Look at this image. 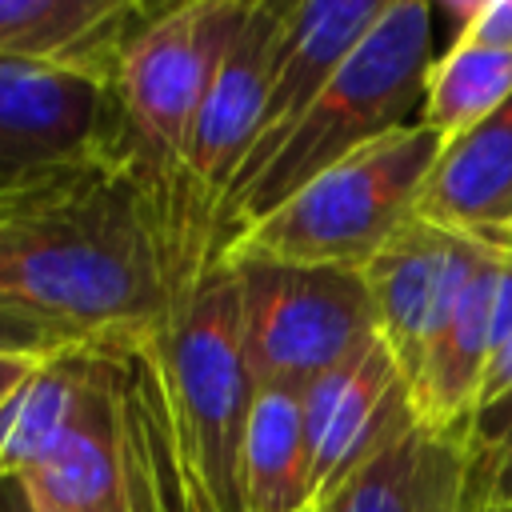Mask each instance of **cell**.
Masks as SVG:
<instances>
[{
  "mask_svg": "<svg viewBox=\"0 0 512 512\" xmlns=\"http://www.w3.org/2000/svg\"><path fill=\"white\" fill-rule=\"evenodd\" d=\"M0 308L108 356L168 332V240L128 148L0 192Z\"/></svg>",
  "mask_w": 512,
  "mask_h": 512,
  "instance_id": "6da1fadb",
  "label": "cell"
},
{
  "mask_svg": "<svg viewBox=\"0 0 512 512\" xmlns=\"http://www.w3.org/2000/svg\"><path fill=\"white\" fill-rule=\"evenodd\" d=\"M436 52V12L424 0H388L376 28L356 44L320 100L280 140V148L244 172L216 220V256L248 224L276 212L332 164L416 124Z\"/></svg>",
  "mask_w": 512,
  "mask_h": 512,
  "instance_id": "7a4b0ae2",
  "label": "cell"
},
{
  "mask_svg": "<svg viewBox=\"0 0 512 512\" xmlns=\"http://www.w3.org/2000/svg\"><path fill=\"white\" fill-rule=\"evenodd\" d=\"M440 136L420 120L332 164L276 212L236 232L216 260H276L360 272L412 216L440 156Z\"/></svg>",
  "mask_w": 512,
  "mask_h": 512,
  "instance_id": "3957f363",
  "label": "cell"
},
{
  "mask_svg": "<svg viewBox=\"0 0 512 512\" xmlns=\"http://www.w3.org/2000/svg\"><path fill=\"white\" fill-rule=\"evenodd\" d=\"M244 8L248 0H188L152 8L144 28L120 52L112 92L120 104L124 148L156 200L164 240L188 132L244 20Z\"/></svg>",
  "mask_w": 512,
  "mask_h": 512,
  "instance_id": "277c9868",
  "label": "cell"
},
{
  "mask_svg": "<svg viewBox=\"0 0 512 512\" xmlns=\"http://www.w3.org/2000/svg\"><path fill=\"white\" fill-rule=\"evenodd\" d=\"M164 364L212 508L240 512V460L260 388L244 356L236 280L224 260H212L176 304L164 332Z\"/></svg>",
  "mask_w": 512,
  "mask_h": 512,
  "instance_id": "5b68a950",
  "label": "cell"
},
{
  "mask_svg": "<svg viewBox=\"0 0 512 512\" xmlns=\"http://www.w3.org/2000/svg\"><path fill=\"white\" fill-rule=\"evenodd\" d=\"M236 280L244 356L256 388L304 392L376 336L368 284L352 268L224 260Z\"/></svg>",
  "mask_w": 512,
  "mask_h": 512,
  "instance_id": "8992f818",
  "label": "cell"
},
{
  "mask_svg": "<svg viewBox=\"0 0 512 512\" xmlns=\"http://www.w3.org/2000/svg\"><path fill=\"white\" fill-rule=\"evenodd\" d=\"M124 152L108 80L0 60V192Z\"/></svg>",
  "mask_w": 512,
  "mask_h": 512,
  "instance_id": "52a82bcc",
  "label": "cell"
},
{
  "mask_svg": "<svg viewBox=\"0 0 512 512\" xmlns=\"http://www.w3.org/2000/svg\"><path fill=\"white\" fill-rule=\"evenodd\" d=\"M300 400L312 456V508H328L364 464L416 424L412 388L380 336L316 376Z\"/></svg>",
  "mask_w": 512,
  "mask_h": 512,
  "instance_id": "ba28073f",
  "label": "cell"
},
{
  "mask_svg": "<svg viewBox=\"0 0 512 512\" xmlns=\"http://www.w3.org/2000/svg\"><path fill=\"white\" fill-rule=\"evenodd\" d=\"M488 244L412 216L364 268L376 336L412 384L428 344L468 292Z\"/></svg>",
  "mask_w": 512,
  "mask_h": 512,
  "instance_id": "9c48e42d",
  "label": "cell"
},
{
  "mask_svg": "<svg viewBox=\"0 0 512 512\" xmlns=\"http://www.w3.org/2000/svg\"><path fill=\"white\" fill-rule=\"evenodd\" d=\"M16 488L32 512H136L120 356Z\"/></svg>",
  "mask_w": 512,
  "mask_h": 512,
  "instance_id": "30bf717a",
  "label": "cell"
},
{
  "mask_svg": "<svg viewBox=\"0 0 512 512\" xmlns=\"http://www.w3.org/2000/svg\"><path fill=\"white\" fill-rule=\"evenodd\" d=\"M384 8H388V0H292V4H280V36H276L272 84H268V100H264V132H260V144L252 148L248 164L240 168V176L260 168L280 148V140L320 100V92L332 84V76L356 52V44L376 28Z\"/></svg>",
  "mask_w": 512,
  "mask_h": 512,
  "instance_id": "8fae6325",
  "label": "cell"
},
{
  "mask_svg": "<svg viewBox=\"0 0 512 512\" xmlns=\"http://www.w3.org/2000/svg\"><path fill=\"white\" fill-rule=\"evenodd\" d=\"M120 360H124V416H128L136 512H216L172 392V376L164 364V336L124 352Z\"/></svg>",
  "mask_w": 512,
  "mask_h": 512,
  "instance_id": "7c38bea8",
  "label": "cell"
},
{
  "mask_svg": "<svg viewBox=\"0 0 512 512\" xmlns=\"http://www.w3.org/2000/svg\"><path fill=\"white\" fill-rule=\"evenodd\" d=\"M148 16L152 8L124 0H0V60L112 84L120 52Z\"/></svg>",
  "mask_w": 512,
  "mask_h": 512,
  "instance_id": "4fadbf2b",
  "label": "cell"
},
{
  "mask_svg": "<svg viewBox=\"0 0 512 512\" xmlns=\"http://www.w3.org/2000/svg\"><path fill=\"white\" fill-rule=\"evenodd\" d=\"M416 216L480 244L512 220V96L492 116L440 144Z\"/></svg>",
  "mask_w": 512,
  "mask_h": 512,
  "instance_id": "5bb4252c",
  "label": "cell"
},
{
  "mask_svg": "<svg viewBox=\"0 0 512 512\" xmlns=\"http://www.w3.org/2000/svg\"><path fill=\"white\" fill-rule=\"evenodd\" d=\"M500 252L488 248L468 292L460 296L456 312L428 344L416 376H412V412L416 424L432 432H452L468 440V424L476 412V396L492 360V300L500 280Z\"/></svg>",
  "mask_w": 512,
  "mask_h": 512,
  "instance_id": "9a60e30c",
  "label": "cell"
},
{
  "mask_svg": "<svg viewBox=\"0 0 512 512\" xmlns=\"http://www.w3.org/2000/svg\"><path fill=\"white\" fill-rule=\"evenodd\" d=\"M472 456L468 440L412 424L392 448L364 464L332 512H468Z\"/></svg>",
  "mask_w": 512,
  "mask_h": 512,
  "instance_id": "2e32d148",
  "label": "cell"
},
{
  "mask_svg": "<svg viewBox=\"0 0 512 512\" xmlns=\"http://www.w3.org/2000/svg\"><path fill=\"white\" fill-rule=\"evenodd\" d=\"M112 360L116 356L100 348L60 352L0 404V484H16L52 448V440L80 416Z\"/></svg>",
  "mask_w": 512,
  "mask_h": 512,
  "instance_id": "e0dca14e",
  "label": "cell"
},
{
  "mask_svg": "<svg viewBox=\"0 0 512 512\" xmlns=\"http://www.w3.org/2000/svg\"><path fill=\"white\" fill-rule=\"evenodd\" d=\"M312 456L296 388H260L240 460V512H308Z\"/></svg>",
  "mask_w": 512,
  "mask_h": 512,
  "instance_id": "ac0fdd59",
  "label": "cell"
},
{
  "mask_svg": "<svg viewBox=\"0 0 512 512\" xmlns=\"http://www.w3.org/2000/svg\"><path fill=\"white\" fill-rule=\"evenodd\" d=\"M512 96V52H488L468 44H448L428 72L420 124L440 140L480 124Z\"/></svg>",
  "mask_w": 512,
  "mask_h": 512,
  "instance_id": "d6986e66",
  "label": "cell"
},
{
  "mask_svg": "<svg viewBox=\"0 0 512 512\" xmlns=\"http://www.w3.org/2000/svg\"><path fill=\"white\" fill-rule=\"evenodd\" d=\"M508 440H512V336L488 360V372H484V384H480V396H476V412H472V424H468L472 468L492 460Z\"/></svg>",
  "mask_w": 512,
  "mask_h": 512,
  "instance_id": "ffe728a7",
  "label": "cell"
},
{
  "mask_svg": "<svg viewBox=\"0 0 512 512\" xmlns=\"http://www.w3.org/2000/svg\"><path fill=\"white\" fill-rule=\"evenodd\" d=\"M72 348H84L76 344L72 336L24 316V312H12V308H0V352H12V356H36V360H52L60 352H72Z\"/></svg>",
  "mask_w": 512,
  "mask_h": 512,
  "instance_id": "44dd1931",
  "label": "cell"
},
{
  "mask_svg": "<svg viewBox=\"0 0 512 512\" xmlns=\"http://www.w3.org/2000/svg\"><path fill=\"white\" fill-rule=\"evenodd\" d=\"M452 44L488 48V52H512V0H484L464 4L460 28Z\"/></svg>",
  "mask_w": 512,
  "mask_h": 512,
  "instance_id": "7402d4cb",
  "label": "cell"
},
{
  "mask_svg": "<svg viewBox=\"0 0 512 512\" xmlns=\"http://www.w3.org/2000/svg\"><path fill=\"white\" fill-rule=\"evenodd\" d=\"M468 504H492L496 512H512V440L492 460L472 468Z\"/></svg>",
  "mask_w": 512,
  "mask_h": 512,
  "instance_id": "603a6c76",
  "label": "cell"
},
{
  "mask_svg": "<svg viewBox=\"0 0 512 512\" xmlns=\"http://www.w3.org/2000/svg\"><path fill=\"white\" fill-rule=\"evenodd\" d=\"M40 364H44V360H36V356H12V352H0V404H4L8 396H16L20 384H24Z\"/></svg>",
  "mask_w": 512,
  "mask_h": 512,
  "instance_id": "cb8c5ba5",
  "label": "cell"
},
{
  "mask_svg": "<svg viewBox=\"0 0 512 512\" xmlns=\"http://www.w3.org/2000/svg\"><path fill=\"white\" fill-rule=\"evenodd\" d=\"M0 512H32L16 484H0Z\"/></svg>",
  "mask_w": 512,
  "mask_h": 512,
  "instance_id": "d4e9b609",
  "label": "cell"
},
{
  "mask_svg": "<svg viewBox=\"0 0 512 512\" xmlns=\"http://www.w3.org/2000/svg\"><path fill=\"white\" fill-rule=\"evenodd\" d=\"M488 248H496V252L512 256V220H508V224H504V228H500V232H496V236L488 240Z\"/></svg>",
  "mask_w": 512,
  "mask_h": 512,
  "instance_id": "484cf974",
  "label": "cell"
},
{
  "mask_svg": "<svg viewBox=\"0 0 512 512\" xmlns=\"http://www.w3.org/2000/svg\"><path fill=\"white\" fill-rule=\"evenodd\" d=\"M468 512H496V508H488V504H468Z\"/></svg>",
  "mask_w": 512,
  "mask_h": 512,
  "instance_id": "4316f807",
  "label": "cell"
},
{
  "mask_svg": "<svg viewBox=\"0 0 512 512\" xmlns=\"http://www.w3.org/2000/svg\"><path fill=\"white\" fill-rule=\"evenodd\" d=\"M308 512H332V508H308Z\"/></svg>",
  "mask_w": 512,
  "mask_h": 512,
  "instance_id": "83f0119b",
  "label": "cell"
}]
</instances>
